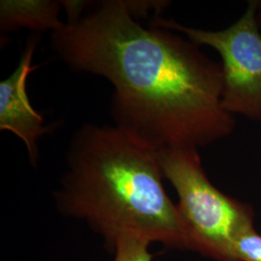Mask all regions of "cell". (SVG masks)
<instances>
[{
  "mask_svg": "<svg viewBox=\"0 0 261 261\" xmlns=\"http://www.w3.org/2000/svg\"><path fill=\"white\" fill-rule=\"evenodd\" d=\"M256 20H257V23H258L259 29L261 30V0L260 2H259V6H258L257 13H256Z\"/></svg>",
  "mask_w": 261,
  "mask_h": 261,
  "instance_id": "cell-10",
  "label": "cell"
},
{
  "mask_svg": "<svg viewBox=\"0 0 261 261\" xmlns=\"http://www.w3.org/2000/svg\"><path fill=\"white\" fill-rule=\"evenodd\" d=\"M163 179L159 150L115 125L85 124L73 135L54 198L60 214L85 222L112 251L126 234L188 250Z\"/></svg>",
  "mask_w": 261,
  "mask_h": 261,
  "instance_id": "cell-2",
  "label": "cell"
},
{
  "mask_svg": "<svg viewBox=\"0 0 261 261\" xmlns=\"http://www.w3.org/2000/svg\"><path fill=\"white\" fill-rule=\"evenodd\" d=\"M260 0H250L242 16L222 30H205L154 17L150 25L182 34L221 57L223 103L232 115L261 123V30L256 20Z\"/></svg>",
  "mask_w": 261,
  "mask_h": 261,
  "instance_id": "cell-4",
  "label": "cell"
},
{
  "mask_svg": "<svg viewBox=\"0 0 261 261\" xmlns=\"http://www.w3.org/2000/svg\"><path fill=\"white\" fill-rule=\"evenodd\" d=\"M150 244L139 235H122L114 244L113 261H153L149 252Z\"/></svg>",
  "mask_w": 261,
  "mask_h": 261,
  "instance_id": "cell-7",
  "label": "cell"
},
{
  "mask_svg": "<svg viewBox=\"0 0 261 261\" xmlns=\"http://www.w3.org/2000/svg\"><path fill=\"white\" fill-rule=\"evenodd\" d=\"M125 5L130 15L136 19L138 18H147L152 12L159 17V14L169 5V1H138V0H124Z\"/></svg>",
  "mask_w": 261,
  "mask_h": 261,
  "instance_id": "cell-9",
  "label": "cell"
},
{
  "mask_svg": "<svg viewBox=\"0 0 261 261\" xmlns=\"http://www.w3.org/2000/svg\"><path fill=\"white\" fill-rule=\"evenodd\" d=\"M61 1L2 0L0 2V28L8 32L30 29L37 32H55L64 22L59 19Z\"/></svg>",
  "mask_w": 261,
  "mask_h": 261,
  "instance_id": "cell-6",
  "label": "cell"
},
{
  "mask_svg": "<svg viewBox=\"0 0 261 261\" xmlns=\"http://www.w3.org/2000/svg\"><path fill=\"white\" fill-rule=\"evenodd\" d=\"M234 253L238 261H261V235L257 233L254 225L237 235Z\"/></svg>",
  "mask_w": 261,
  "mask_h": 261,
  "instance_id": "cell-8",
  "label": "cell"
},
{
  "mask_svg": "<svg viewBox=\"0 0 261 261\" xmlns=\"http://www.w3.org/2000/svg\"><path fill=\"white\" fill-rule=\"evenodd\" d=\"M50 45L73 72L109 81L114 125L157 150H199L234 132L221 63L180 33L144 28L124 0L97 2L50 33Z\"/></svg>",
  "mask_w": 261,
  "mask_h": 261,
  "instance_id": "cell-1",
  "label": "cell"
},
{
  "mask_svg": "<svg viewBox=\"0 0 261 261\" xmlns=\"http://www.w3.org/2000/svg\"><path fill=\"white\" fill-rule=\"evenodd\" d=\"M199 150H159L164 178L178 196L179 213L185 224L188 251L216 261H238L234 241L244 229L254 225L249 203L227 196L209 180Z\"/></svg>",
  "mask_w": 261,
  "mask_h": 261,
  "instance_id": "cell-3",
  "label": "cell"
},
{
  "mask_svg": "<svg viewBox=\"0 0 261 261\" xmlns=\"http://www.w3.org/2000/svg\"><path fill=\"white\" fill-rule=\"evenodd\" d=\"M38 42L37 37L28 39L17 68L0 83V130L11 132L22 140L34 167L40 157L39 140L53 128L44 124L43 116L33 109L28 97V76L37 68L32 60Z\"/></svg>",
  "mask_w": 261,
  "mask_h": 261,
  "instance_id": "cell-5",
  "label": "cell"
}]
</instances>
